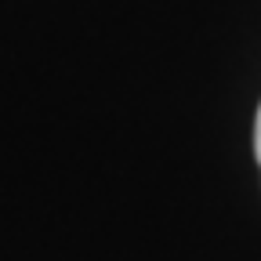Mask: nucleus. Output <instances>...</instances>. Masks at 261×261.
<instances>
[{
	"instance_id": "obj_1",
	"label": "nucleus",
	"mask_w": 261,
	"mask_h": 261,
	"mask_svg": "<svg viewBox=\"0 0 261 261\" xmlns=\"http://www.w3.org/2000/svg\"><path fill=\"white\" fill-rule=\"evenodd\" d=\"M254 156L261 163V106H257V120H254Z\"/></svg>"
}]
</instances>
